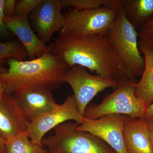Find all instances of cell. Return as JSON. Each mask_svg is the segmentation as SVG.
I'll use <instances>...</instances> for the list:
<instances>
[{
    "instance_id": "cell-1",
    "label": "cell",
    "mask_w": 153,
    "mask_h": 153,
    "mask_svg": "<svg viewBox=\"0 0 153 153\" xmlns=\"http://www.w3.org/2000/svg\"><path fill=\"white\" fill-rule=\"evenodd\" d=\"M48 47L70 68L79 66L119 84L137 83L135 76L122 62L108 35H59Z\"/></svg>"
},
{
    "instance_id": "cell-2",
    "label": "cell",
    "mask_w": 153,
    "mask_h": 153,
    "mask_svg": "<svg viewBox=\"0 0 153 153\" xmlns=\"http://www.w3.org/2000/svg\"><path fill=\"white\" fill-rule=\"evenodd\" d=\"M8 68L0 73V82L6 93L24 89L45 88L52 91L60 87L70 68L60 57L49 52L33 60H7Z\"/></svg>"
},
{
    "instance_id": "cell-3",
    "label": "cell",
    "mask_w": 153,
    "mask_h": 153,
    "mask_svg": "<svg viewBox=\"0 0 153 153\" xmlns=\"http://www.w3.org/2000/svg\"><path fill=\"white\" fill-rule=\"evenodd\" d=\"M76 123L68 121L55 128L52 135L44 138L42 145L48 153H117L102 140L87 132L76 130Z\"/></svg>"
},
{
    "instance_id": "cell-4",
    "label": "cell",
    "mask_w": 153,
    "mask_h": 153,
    "mask_svg": "<svg viewBox=\"0 0 153 153\" xmlns=\"http://www.w3.org/2000/svg\"><path fill=\"white\" fill-rule=\"evenodd\" d=\"M137 83L119 84L115 90L106 96L101 103L88 105L83 117L96 119L112 114L126 115L132 118H143L146 107L135 95Z\"/></svg>"
},
{
    "instance_id": "cell-5",
    "label": "cell",
    "mask_w": 153,
    "mask_h": 153,
    "mask_svg": "<svg viewBox=\"0 0 153 153\" xmlns=\"http://www.w3.org/2000/svg\"><path fill=\"white\" fill-rule=\"evenodd\" d=\"M117 11L101 7L79 11L72 8L64 14L65 23L59 35L72 36L108 35Z\"/></svg>"
},
{
    "instance_id": "cell-6",
    "label": "cell",
    "mask_w": 153,
    "mask_h": 153,
    "mask_svg": "<svg viewBox=\"0 0 153 153\" xmlns=\"http://www.w3.org/2000/svg\"><path fill=\"white\" fill-rule=\"evenodd\" d=\"M108 35L126 68L135 76L142 75L145 60L139 49L138 33L122 11H118L114 25Z\"/></svg>"
},
{
    "instance_id": "cell-7",
    "label": "cell",
    "mask_w": 153,
    "mask_h": 153,
    "mask_svg": "<svg viewBox=\"0 0 153 153\" xmlns=\"http://www.w3.org/2000/svg\"><path fill=\"white\" fill-rule=\"evenodd\" d=\"M63 81L71 86L78 110L83 116L89 102L97 94L108 88H116L117 82L100 75L89 74L84 67L74 66L68 69Z\"/></svg>"
},
{
    "instance_id": "cell-8",
    "label": "cell",
    "mask_w": 153,
    "mask_h": 153,
    "mask_svg": "<svg viewBox=\"0 0 153 153\" xmlns=\"http://www.w3.org/2000/svg\"><path fill=\"white\" fill-rule=\"evenodd\" d=\"M82 118L74 95L68 96L62 104L29 123L28 136L33 142L43 146L42 140L49 131L68 121H74L78 125Z\"/></svg>"
},
{
    "instance_id": "cell-9",
    "label": "cell",
    "mask_w": 153,
    "mask_h": 153,
    "mask_svg": "<svg viewBox=\"0 0 153 153\" xmlns=\"http://www.w3.org/2000/svg\"><path fill=\"white\" fill-rule=\"evenodd\" d=\"M128 116L107 115L96 119L83 117L76 130L87 132L103 140L117 153H127L123 139V128Z\"/></svg>"
},
{
    "instance_id": "cell-10",
    "label": "cell",
    "mask_w": 153,
    "mask_h": 153,
    "mask_svg": "<svg viewBox=\"0 0 153 153\" xmlns=\"http://www.w3.org/2000/svg\"><path fill=\"white\" fill-rule=\"evenodd\" d=\"M61 0H42L29 15L32 29L44 43L50 41L56 32H60L64 26L65 18L62 13Z\"/></svg>"
},
{
    "instance_id": "cell-11",
    "label": "cell",
    "mask_w": 153,
    "mask_h": 153,
    "mask_svg": "<svg viewBox=\"0 0 153 153\" xmlns=\"http://www.w3.org/2000/svg\"><path fill=\"white\" fill-rule=\"evenodd\" d=\"M13 94L24 117L30 123L58 105L51 91L47 88L24 89Z\"/></svg>"
},
{
    "instance_id": "cell-12",
    "label": "cell",
    "mask_w": 153,
    "mask_h": 153,
    "mask_svg": "<svg viewBox=\"0 0 153 153\" xmlns=\"http://www.w3.org/2000/svg\"><path fill=\"white\" fill-rule=\"evenodd\" d=\"M24 117L13 94L4 93L0 100V137L5 142L27 131Z\"/></svg>"
},
{
    "instance_id": "cell-13",
    "label": "cell",
    "mask_w": 153,
    "mask_h": 153,
    "mask_svg": "<svg viewBox=\"0 0 153 153\" xmlns=\"http://www.w3.org/2000/svg\"><path fill=\"white\" fill-rule=\"evenodd\" d=\"M4 21L10 32L14 33L21 41L27 52L29 60L40 57L48 52L47 45L38 38L32 29L29 17L5 16Z\"/></svg>"
},
{
    "instance_id": "cell-14",
    "label": "cell",
    "mask_w": 153,
    "mask_h": 153,
    "mask_svg": "<svg viewBox=\"0 0 153 153\" xmlns=\"http://www.w3.org/2000/svg\"><path fill=\"white\" fill-rule=\"evenodd\" d=\"M123 139L127 153H153V146L146 121L129 117L125 124Z\"/></svg>"
},
{
    "instance_id": "cell-15",
    "label": "cell",
    "mask_w": 153,
    "mask_h": 153,
    "mask_svg": "<svg viewBox=\"0 0 153 153\" xmlns=\"http://www.w3.org/2000/svg\"><path fill=\"white\" fill-rule=\"evenodd\" d=\"M138 47L144 56L145 67L140 80L136 84L135 95L147 108L153 102V44L140 40Z\"/></svg>"
},
{
    "instance_id": "cell-16",
    "label": "cell",
    "mask_w": 153,
    "mask_h": 153,
    "mask_svg": "<svg viewBox=\"0 0 153 153\" xmlns=\"http://www.w3.org/2000/svg\"><path fill=\"white\" fill-rule=\"evenodd\" d=\"M125 16L136 30L141 29L153 17V0H126Z\"/></svg>"
},
{
    "instance_id": "cell-17",
    "label": "cell",
    "mask_w": 153,
    "mask_h": 153,
    "mask_svg": "<svg viewBox=\"0 0 153 153\" xmlns=\"http://www.w3.org/2000/svg\"><path fill=\"white\" fill-rule=\"evenodd\" d=\"M5 153H48L43 146L33 142L27 131L5 142Z\"/></svg>"
},
{
    "instance_id": "cell-18",
    "label": "cell",
    "mask_w": 153,
    "mask_h": 153,
    "mask_svg": "<svg viewBox=\"0 0 153 153\" xmlns=\"http://www.w3.org/2000/svg\"><path fill=\"white\" fill-rule=\"evenodd\" d=\"M27 57V52L22 43L16 41L0 43V60L13 58L25 60Z\"/></svg>"
},
{
    "instance_id": "cell-19",
    "label": "cell",
    "mask_w": 153,
    "mask_h": 153,
    "mask_svg": "<svg viewBox=\"0 0 153 153\" xmlns=\"http://www.w3.org/2000/svg\"><path fill=\"white\" fill-rule=\"evenodd\" d=\"M63 7L71 6L79 11L98 8L102 5L103 0H61Z\"/></svg>"
},
{
    "instance_id": "cell-20",
    "label": "cell",
    "mask_w": 153,
    "mask_h": 153,
    "mask_svg": "<svg viewBox=\"0 0 153 153\" xmlns=\"http://www.w3.org/2000/svg\"><path fill=\"white\" fill-rule=\"evenodd\" d=\"M42 0H18L16 1L15 15L18 16L29 17Z\"/></svg>"
},
{
    "instance_id": "cell-21",
    "label": "cell",
    "mask_w": 153,
    "mask_h": 153,
    "mask_svg": "<svg viewBox=\"0 0 153 153\" xmlns=\"http://www.w3.org/2000/svg\"><path fill=\"white\" fill-rule=\"evenodd\" d=\"M138 36L140 41L146 44H153V17L140 29Z\"/></svg>"
},
{
    "instance_id": "cell-22",
    "label": "cell",
    "mask_w": 153,
    "mask_h": 153,
    "mask_svg": "<svg viewBox=\"0 0 153 153\" xmlns=\"http://www.w3.org/2000/svg\"><path fill=\"white\" fill-rule=\"evenodd\" d=\"M126 0H103L102 7L117 11H122Z\"/></svg>"
},
{
    "instance_id": "cell-23",
    "label": "cell",
    "mask_w": 153,
    "mask_h": 153,
    "mask_svg": "<svg viewBox=\"0 0 153 153\" xmlns=\"http://www.w3.org/2000/svg\"><path fill=\"white\" fill-rule=\"evenodd\" d=\"M4 0H0V38L8 36L11 32L4 23L5 17L4 12Z\"/></svg>"
},
{
    "instance_id": "cell-24",
    "label": "cell",
    "mask_w": 153,
    "mask_h": 153,
    "mask_svg": "<svg viewBox=\"0 0 153 153\" xmlns=\"http://www.w3.org/2000/svg\"><path fill=\"white\" fill-rule=\"evenodd\" d=\"M16 0H4V12L5 16L12 18L15 16Z\"/></svg>"
},
{
    "instance_id": "cell-25",
    "label": "cell",
    "mask_w": 153,
    "mask_h": 153,
    "mask_svg": "<svg viewBox=\"0 0 153 153\" xmlns=\"http://www.w3.org/2000/svg\"><path fill=\"white\" fill-rule=\"evenodd\" d=\"M143 118L146 121H153V102L147 108Z\"/></svg>"
},
{
    "instance_id": "cell-26",
    "label": "cell",
    "mask_w": 153,
    "mask_h": 153,
    "mask_svg": "<svg viewBox=\"0 0 153 153\" xmlns=\"http://www.w3.org/2000/svg\"><path fill=\"white\" fill-rule=\"evenodd\" d=\"M146 122L147 123L148 128H149L151 140H152L153 146V121H146Z\"/></svg>"
},
{
    "instance_id": "cell-27",
    "label": "cell",
    "mask_w": 153,
    "mask_h": 153,
    "mask_svg": "<svg viewBox=\"0 0 153 153\" xmlns=\"http://www.w3.org/2000/svg\"><path fill=\"white\" fill-rule=\"evenodd\" d=\"M5 60H0V73L6 72L7 70V68L4 67Z\"/></svg>"
},
{
    "instance_id": "cell-28",
    "label": "cell",
    "mask_w": 153,
    "mask_h": 153,
    "mask_svg": "<svg viewBox=\"0 0 153 153\" xmlns=\"http://www.w3.org/2000/svg\"><path fill=\"white\" fill-rule=\"evenodd\" d=\"M5 141L0 137V153H5Z\"/></svg>"
},
{
    "instance_id": "cell-29",
    "label": "cell",
    "mask_w": 153,
    "mask_h": 153,
    "mask_svg": "<svg viewBox=\"0 0 153 153\" xmlns=\"http://www.w3.org/2000/svg\"><path fill=\"white\" fill-rule=\"evenodd\" d=\"M5 92V90L4 88L2 85L1 82H0V100L2 98L3 95H4V94Z\"/></svg>"
}]
</instances>
